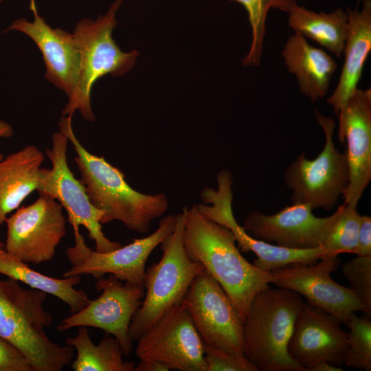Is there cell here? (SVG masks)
Instances as JSON below:
<instances>
[{
  "instance_id": "d6a6232c",
  "label": "cell",
  "mask_w": 371,
  "mask_h": 371,
  "mask_svg": "<svg viewBox=\"0 0 371 371\" xmlns=\"http://www.w3.org/2000/svg\"><path fill=\"white\" fill-rule=\"evenodd\" d=\"M169 367L165 363L158 361L139 360L135 365L134 371H168Z\"/></svg>"
},
{
  "instance_id": "1f68e13d",
  "label": "cell",
  "mask_w": 371,
  "mask_h": 371,
  "mask_svg": "<svg viewBox=\"0 0 371 371\" xmlns=\"http://www.w3.org/2000/svg\"><path fill=\"white\" fill-rule=\"evenodd\" d=\"M355 254L371 255V217L370 216H362Z\"/></svg>"
},
{
  "instance_id": "d6986e66",
  "label": "cell",
  "mask_w": 371,
  "mask_h": 371,
  "mask_svg": "<svg viewBox=\"0 0 371 371\" xmlns=\"http://www.w3.org/2000/svg\"><path fill=\"white\" fill-rule=\"evenodd\" d=\"M34 21L16 19L5 30L19 31L33 40L45 65V78L69 97L75 89L79 74L80 54L72 34L51 27L38 14L36 0H30Z\"/></svg>"
},
{
  "instance_id": "f1b7e54d",
  "label": "cell",
  "mask_w": 371,
  "mask_h": 371,
  "mask_svg": "<svg viewBox=\"0 0 371 371\" xmlns=\"http://www.w3.org/2000/svg\"><path fill=\"white\" fill-rule=\"evenodd\" d=\"M350 289L359 298L363 312L371 316V255L357 256L344 262L341 267Z\"/></svg>"
},
{
  "instance_id": "3957f363",
  "label": "cell",
  "mask_w": 371,
  "mask_h": 371,
  "mask_svg": "<svg viewBox=\"0 0 371 371\" xmlns=\"http://www.w3.org/2000/svg\"><path fill=\"white\" fill-rule=\"evenodd\" d=\"M46 299L43 291L0 278V337L26 356L33 371H61L71 363L74 350L54 342L45 333L53 323L44 308Z\"/></svg>"
},
{
  "instance_id": "f546056e",
  "label": "cell",
  "mask_w": 371,
  "mask_h": 371,
  "mask_svg": "<svg viewBox=\"0 0 371 371\" xmlns=\"http://www.w3.org/2000/svg\"><path fill=\"white\" fill-rule=\"evenodd\" d=\"M204 351L206 371H256L245 357L205 344Z\"/></svg>"
},
{
  "instance_id": "cb8c5ba5",
  "label": "cell",
  "mask_w": 371,
  "mask_h": 371,
  "mask_svg": "<svg viewBox=\"0 0 371 371\" xmlns=\"http://www.w3.org/2000/svg\"><path fill=\"white\" fill-rule=\"evenodd\" d=\"M288 13L289 26L295 32L313 40L340 57L348 32L347 12L337 8L328 13L316 12L295 3Z\"/></svg>"
},
{
  "instance_id": "7a4b0ae2",
  "label": "cell",
  "mask_w": 371,
  "mask_h": 371,
  "mask_svg": "<svg viewBox=\"0 0 371 371\" xmlns=\"http://www.w3.org/2000/svg\"><path fill=\"white\" fill-rule=\"evenodd\" d=\"M71 117L68 115L60 119V133L76 151L74 161L90 202L104 212L101 223L118 221L133 232H148L151 222L168 210L167 196L164 193L146 194L134 190L119 168L103 157L91 154L81 144L74 132Z\"/></svg>"
},
{
  "instance_id": "ffe728a7",
  "label": "cell",
  "mask_w": 371,
  "mask_h": 371,
  "mask_svg": "<svg viewBox=\"0 0 371 371\" xmlns=\"http://www.w3.org/2000/svg\"><path fill=\"white\" fill-rule=\"evenodd\" d=\"M348 32L343 53L344 62L336 88L327 98L336 115L357 89L371 50V1L363 0L361 10H347Z\"/></svg>"
},
{
  "instance_id": "7402d4cb",
  "label": "cell",
  "mask_w": 371,
  "mask_h": 371,
  "mask_svg": "<svg viewBox=\"0 0 371 371\" xmlns=\"http://www.w3.org/2000/svg\"><path fill=\"white\" fill-rule=\"evenodd\" d=\"M43 153L27 146L0 161V225L23 201L38 190L43 175Z\"/></svg>"
},
{
  "instance_id": "2e32d148",
  "label": "cell",
  "mask_w": 371,
  "mask_h": 371,
  "mask_svg": "<svg viewBox=\"0 0 371 371\" xmlns=\"http://www.w3.org/2000/svg\"><path fill=\"white\" fill-rule=\"evenodd\" d=\"M310 205L294 203L267 215L258 210L246 216L243 228L250 236L294 249L322 247L338 216L339 210L317 217Z\"/></svg>"
},
{
  "instance_id": "7c38bea8",
  "label": "cell",
  "mask_w": 371,
  "mask_h": 371,
  "mask_svg": "<svg viewBox=\"0 0 371 371\" xmlns=\"http://www.w3.org/2000/svg\"><path fill=\"white\" fill-rule=\"evenodd\" d=\"M66 221L58 201L39 194L33 203L7 218L5 249L28 265L50 261L66 235Z\"/></svg>"
},
{
  "instance_id": "603a6c76",
  "label": "cell",
  "mask_w": 371,
  "mask_h": 371,
  "mask_svg": "<svg viewBox=\"0 0 371 371\" xmlns=\"http://www.w3.org/2000/svg\"><path fill=\"white\" fill-rule=\"evenodd\" d=\"M0 275L60 299L71 313L82 309L89 301L85 291L74 288L81 282L80 276L56 278L43 274L8 253L4 247H0Z\"/></svg>"
},
{
  "instance_id": "ba28073f",
  "label": "cell",
  "mask_w": 371,
  "mask_h": 371,
  "mask_svg": "<svg viewBox=\"0 0 371 371\" xmlns=\"http://www.w3.org/2000/svg\"><path fill=\"white\" fill-rule=\"evenodd\" d=\"M175 223L176 215H168L159 221L158 227L151 234L108 252L91 249L79 229L75 230L74 245L66 249L71 266L63 276L89 275L98 279L112 274L121 281L144 286L146 261L152 251L173 232Z\"/></svg>"
},
{
  "instance_id": "5bb4252c",
  "label": "cell",
  "mask_w": 371,
  "mask_h": 371,
  "mask_svg": "<svg viewBox=\"0 0 371 371\" xmlns=\"http://www.w3.org/2000/svg\"><path fill=\"white\" fill-rule=\"evenodd\" d=\"M137 341L139 360L161 361L170 370L206 371L203 342L182 304L166 313Z\"/></svg>"
},
{
  "instance_id": "836d02e7",
  "label": "cell",
  "mask_w": 371,
  "mask_h": 371,
  "mask_svg": "<svg viewBox=\"0 0 371 371\" xmlns=\"http://www.w3.org/2000/svg\"><path fill=\"white\" fill-rule=\"evenodd\" d=\"M340 366L330 363L326 361H320L311 365L305 371H342Z\"/></svg>"
},
{
  "instance_id": "ac0fdd59",
  "label": "cell",
  "mask_w": 371,
  "mask_h": 371,
  "mask_svg": "<svg viewBox=\"0 0 371 371\" xmlns=\"http://www.w3.org/2000/svg\"><path fill=\"white\" fill-rule=\"evenodd\" d=\"M341 324L332 314L304 302L289 341V355L304 371L320 361L344 366L348 342Z\"/></svg>"
},
{
  "instance_id": "8992f818",
  "label": "cell",
  "mask_w": 371,
  "mask_h": 371,
  "mask_svg": "<svg viewBox=\"0 0 371 371\" xmlns=\"http://www.w3.org/2000/svg\"><path fill=\"white\" fill-rule=\"evenodd\" d=\"M184 216L176 214L173 232L159 245L160 260L146 269V289L141 305L132 318L129 336L136 341L161 316L181 304L191 282L203 269L188 256L183 243Z\"/></svg>"
},
{
  "instance_id": "4fadbf2b",
  "label": "cell",
  "mask_w": 371,
  "mask_h": 371,
  "mask_svg": "<svg viewBox=\"0 0 371 371\" xmlns=\"http://www.w3.org/2000/svg\"><path fill=\"white\" fill-rule=\"evenodd\" d=\"M95 288L100 295L89 300L80 311L72 313L57 325L58 331L74 327H93L113 335L119 342L124 356L133 351V341L129 327L133 317L141 305L145 295L143 285L122 282L115 276L109 274L97 279Z\"/></svg>"
},
{
  "instance_id": "d4e9b609",
  "label": "cell",
  "mask_w": 371,
  "mask_h": 371,
  "mask_svg": "<svg viewBox=\"0 0 371 371\" xmlns=\"http://www.w3.org/2000/svg\"><path fill=\"white\" fill-rule=\"evenodd\" d=\"M67 345L76 351L71 364L75 371H134L135 363L124 361L118 341L107 334L98 344L91 340L86 326H79L74 337H67Z\"/></svg>"
},
{
  "instance_id": "d590c367",
  "label": "cell",
  "mask_w": 371,
  "mask_h": 371,
  "mask_svg": "<svg viewBox=\"0 0 371 371\" xmlns=\"http://www.w3.org/2000/svg\"><path fill=\"white\" fill-rule=\"evenodd\" d=\"M0 247H4V244L1 242H0Z\"/></svg>"
},
{
  "instance_id": "e575fe53",
  "label": "cell",
  "mask_w": 371,
  "mask_h": 371,
  "mask_svg": "<svg viewBox=\"0 0 371 371\" xmlns=\"http://www.w3.org/2000/svg\"><path fill=\"white\" fill-rule=\"evenodd\" d=\"M13 135L12 126L8 122L0 120V138H8ZM3 159V155L0 154V161Z\"/></svg>"
},
{
  "instance_id": "4dcf8cb0",
  "label": "cell",
  "mask_w": 371,
  "mask_h": 371,
  "mask_svg": "<svg viewBox=\"0 0 371 371\" xmlns=\"http://www.w3.org/2000/svg\"><path fill=\"white\" fill-rule=\"evenodd\" d=\"M0 371H33L26 356L12 343L0 337Z\"/></svg>"
},
{
  "instance_id": "4316f807",
  "label": "cell",
  "mask_w": 371,
  "mask_h": 371,
  "mask_svg": "<svg viewBox=\"0 0 371 371\" xmlns=\"http://www.w3.org/2000/svg\"><path fill=\"white\" fill-rule=\"evenodd\" d=\"M337 209L338 216L322 245L324 254L321 258L342 253L355 254L356 251L362 215L357 209L344 203Z\"/></svg>"
},
{
  "instance_id": "30bf717a",
  "label": "cell",
  "mask_w": 371,
  "mask_h": 371,
  "mask_svg": "<svg viewBox=\"0 0 371 371\" xmlns=\"http://www.w3.org/2000/svg\"><path fill=\"white\" fill-rule=\"evenodd\" d=\"M68 142L61 133L52 135V147L45 150L52 168H43L37 191L39 194H46L58 201L65 210L74 231L78 230L80 225L87 229L89 238L94 241L97 251L115 250L122 245L109 240L103 233L100 221L104 212L92 205L84 183L75 177L69 168L67 161Z\"/></svg>"
},
{
  "instance_id": "9c48e42d",
  "label": "cell",
  "mask_w": 371,
  "mask_h": 371,
  "mask_svg": "<svg viewBox=\"0 0 371 371\" xmlns=\"http://www.w3.org/2000/svg\"><path fill=\"white\" fill-rule=\"evenodd\" d=\"M205 345L233 355L243 352V319L218 282L203 268L181 303Z\"/></svg>"
},
{
  "instance_id": "277c9868",
  "label": "cell",
  "mask_w": 371,
  "mask_h": 371,
  "mask_svg": "<svg viewBox=\"0 0 371 371\" xmlns=\"http://www.w3.org/2000/svg\"><path fill=\"white\" fill-rule=\"evenodd\" d=\"M304 304L300 294L281 287L254 297L243 321V352L256 371H304L287 351Z\"/></svg>"
},
{
  "instance_id": "e0dca14e",
  "label": "cell",
  "mask_w": 371,
  "mask_h": 371,
  "mask_svg": "<svg viewBox=\"0 0 371 371\" xmlns=\"http://www.w3.org/2000/svg\"><path fill=\"white\" fill-rule=\"evenodd\" d=\"M337 115L349 172L342 199L344 205L357 209L371 179V89L357 88Z\"/></svg>"
},
{
  "instance_id": "484cf974",
  "label": "cell",
  "mask_w": 371,
  "mask_h": 371,
  "mask_svg": "<svg viewBox=\"0 0 371 371\" xmlns=\"http://www.w3.org/2000/svg\"><path fill=\"white\" fill-rule=\"evenodd\" d=\"M241 4L245 9L251 28V43L242 60L243 66H256L260 62L266 32V20L271 9L288 12L295 0H230Z\"/></svg>"
},
{
  "instance_id": "8fae6325",
  "label": "cell",
  "mask_w": 371,
  "mask_h": 371,
  "mask_svg": "<svg viewBox=\"0 0 371 371\" xmlns=\"http://www.w3.org/2000/svg\"><path fill=\"white\" fill-rule=\"evenodd\" d=\"M216 189L209 187L203 189L201 192L202 203L196 206L204 216L229 229L241 251H251L256 254L257 258L252 264L257 268L270 273L293 263L314 264L321 259L324 254L322 247L307 249H289L250 236L238 223L233 214V181L230 171L221 170L216 176Z\"/></svg>"
},
{
  "instance_id": "9a60e30c",
  "label": "cell",
  "mask_w": 371,
  "mask_h": 371,
  "mask_svg": "<svg viewBox=\"0 0 371 371\" xmlns=\"http://www.w3.org/2000/svg\"><path fill=\"white\" fill-rule=\"evenodd\" d=\"M339 264L337 256L319 259L314 264L293 263L270 272L272 284L292 290L346 324L363 306L355 292L331 277Z\"/></svg>"
},
{
  "instance_id": "83f0119b",
  "label": "cell",
  "mask_w": 371,
  "mask_h": 371,
  "mask_svg": "<svg viewBox=\"0 0 371 371\" xmlns=\"http://www.w3.org/2000/svg\"><path fill=\"white\" fill-rule=\"evenodd\" d=\"M346 326L348 348L344 366L350 368L371 370V322L370 318L360 317L355 313Z\"/></svg>"
},
{
  "instance_id": "52a82bcc",
  "label": "cell",
  "mask_w": 371,
  "mask_h": 371,
  "mask_svg": "<svg viewBox=\"0 0 371 371\" xmlns=\"http://www.w3.org/2000/svg\"><path fill=\"white\" fill-rule=\"evenodd\" d=\"M315 116L325 136L322 150L313 159L301 153L285 170L284 179L292 191V203H306L313 210L330 211L348 188V166L345 152H340L333 142L334 120L318 111Z\"/></svg>"
},
{
  "instance_id": "6da1fadb",
  "label": "cell",
  "mask_w": 371,
  "mask_h": 371,
  "mask_svg": "<svg viewBox=\"0 0 371 371\" xmlns=\"http://www.w3.org/2000/svg\"><path fill=\"white\" fill-rule=\"evenodd\" d=\"M183 243L190 260L198 262L218 282L243 321L254 297L269 286L273 277L248 262L225 225L204 216L196 205L184 207Z\"/></svg>"
},
{
  "instance_id": "44dd1931",
  "label": "cell",
  "mask_w": 371,
  "mask_h": 371,
  "mask_svg": "<svg viewBox=\"0 0 371 371\" xmlns=\"http://www.w3.org/2000/svg\"><path fill=\"white\" fill-rule=\"evenodd\" d=\"M282 56L289 72L295 75L304 96L315 102L326 95L330 80L337 68L332 56L310 45L298 32L288 38Z\"/></svg>"
},
{
  "instance_id": "5b68a950",
  "label": "cell",
  "mask_w": 371,
  "mask_h": 371,
  "mask_svg": "<svg viewBox=\"0 0 371 371\" xmlns=\"http://www.w3.org/2000/svg\"><path fill=\"white\" fill-rule=\"evenodd\" d=\"M123 1L115 0L104 15L95 20L82 19L76 23L72 35L80 54L79 74L63 116H72L78 111L86 120L93 121L91 94L94 83L105 75L124 76L135 66L139 52H122L112 37L117 25L116 13Z\"/></svg>"
},
{
  "instance_id": "8d00e7d4",
  "label": "cell",
  "mask_w": 371,
  "mask_h": 371,
  "mask_svg": "<svg viewBox=\"0 0 371 371\" xmlns=\"http://www.w3.org/2000/svg\"><path fill=\"white\" fill-rule=\"evenodd\" d=\"M3 1H4V0H0V3H1Z\"/></svg>"
}]
</instances>
